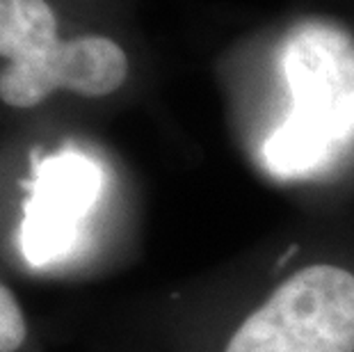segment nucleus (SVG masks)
I'll return each mask as SVG.
<instances>
[{
    "instance_id": "nucleus-1",
    "label": "nucleus",
    "mask_w": 354,
    "mask_h": 352,
    "mask_svg": "<svg viewBox=\"0 0 354 352\" xmlns=\"http://www.w3.org/2000/svg\"><path fill=\"white\" fill-rule=\"evenodd\" d=\"M283 64L292 110L266 142V160L279 176H313L354 142V46L313 28L288 44Z\"/></svg>"
},
{
    "instance_id": "nucleus-2",
    "label": "nucleus",
    "mask_w": 354,
    "mask_h": 352,
    "mask_svg": "<svg viewBox=\"0 0 354 352\" xmlns=\"http://www.w3.org/2000/svg\"><path fill=\"white\" fill-rule=\"evenodd\" d=\"M0 101L35 108L55 89L108 96L124 85L128 57L108 37L59 39L46 0H0Z\"/></svg>"
},
{
    "instance_id": "nucleus-3",
    "label": "nucleus",
    "mask_w": 354,
    "mask_h": 352,
    "mask_svg": "<svg viewBox=\"0 0 354 352\" xmlns=\"http://www.w3.org/2000/svg\"><path fill=\"white\" fill-rule=\"evenodd\" d=\"M224 352H354V275L308 266L268 297Z\"/></svg>"
},
{
    "instance_id": "nucleus-4",
    "label": "nucleus",
    "mask_w": 354,
    "mask_h": 352,
    "mask_svg": "<svg viewBox=\"0 0 354 352\" xmlns=\"http://www.w3.org/2000/svg\"><path fill=\"white\" fill-rule=\"evenodd\" d=\"M26 188L30 197L19 231L21 254L30 266H48L69 257L101 194L99 165L78 151L48 156L35 165V178Z\"/></svg>"
},
{
    "instance_id": "nucleus-5",
    "label": "nucleus",
    "mask_w": 354,
    "mask_h": 352,
    "mask_svg": "<svg viewBox=\"0 0 354 352\" xmlns=\"http://www.w3.org/2000/svg\"><path fill=\"white\" fill-rule=\"evenodd\" d=\"M28 334L24 311L17 297L7 286L0 284V352H14L24 346Z\"/></svg>"
}]
</instances>
